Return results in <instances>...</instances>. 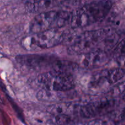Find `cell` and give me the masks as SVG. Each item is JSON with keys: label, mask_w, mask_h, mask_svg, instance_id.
<instances>
[{"label": "cell", "mask_w": 125, "mask_h": 125, "mask_svg": "<svg viewBox=\"0 0 125 125\" xmlns=\"http://www.w3.org/2000/svg\"><path fill=\"white\" fill-rule=\"evenodd\" d=\"M112 2L109 1H93L72 12V28H83L102 20L109 13Z\"/></svg>", "instance_id": "1"}, {"label": "cell", "mask_w": 125, "mask_h": 125, "mask_svg": "<svg viewBox=\"0 0 125 125\" xmlns=\"http://www.w3.org/2000/svg\"><path fill=\"white\" fill-rule=\"evenodd\" d=\"M72 12L67 10H50L42 12L31 21L29 30L31 34H37L51 29H60L70 24Z\"/></svg>", "instance_id": "2"}, {"label": "cell", "mask_w": 125, "mask_h": 125, "mask_svg": "<svg viewBox=\"0 0 125 125\" xmlns=\"http://www.w3.org/2000/svg\"><path fill=\"white\" fill-rule=\"evenodd\" d=\"M109 34V31L105 29L85 31L76 39L67 51L72 55H84L100 50L103 42Z\"/></svg>", "instance_id": "3"}, {"label": "cell", "mask_w": 125, "mask_h": 125, "mask_svg": "<svg viewBox=\"0 0 125 125\" xmlns=\"http://www.w3.org/2000/svg\"><path fill=\"white\" fill-rule=\"evenodd\" d=\"M125 76L124 69L121 68H107L94 73L87 83L90 94H102L111 91V89L118 83Z\"/></svg>", "instance_id": "4"}, {"label": "cell", "mask_w": 125, "mask_h": 125, "mask_svg": "<svg viewBox=\"0 0 125 125\" xmlns=\"http://www.w3.org/2000/svg\"><path fill=\"white\" fill-rule=\"evenodd\" d=\"M64 34L60 29H51L27 35L21 42V46L29 51L48 49L59 45L63 40Z\"/></svg>", "instance_id": "5"}, {"label": "cell", "mask_w": 125, "mask_h": 125, "mask_svg": "<svg viewBox=\"0 0 125 125\" xmlns=\"http://www.w3.org/2000/svg\"><path fill=\"white\" fill-rule=\"evenodd\" d=\"M37 83L41 89L57 92H67L75 86L72 76L52 70L40 74L37 78Z\"/></svg>", "instance_id": "6"}, {"label": "cell", "mask_w": 125, "mask_h": 125, "mask_svg": "<svg viewBox=\"0 0 125 125\" xmlns=\"http://www.w3.org/2000/svg\"><path fill=\"white\" fill-rule=\"evenodd\" d=\"M118 104L116 99L109 98L80 105L79 115L86 118L103 117L114 111Z\"/></svg>", "instance_id": "7"}, {"label": "cell", "mask_w": 125, "mask_h": 125, "mask_svg": "<svg viewBox=\"0 0 125 125\" xmlns=\"http://www.w3.org/2000/svg\"><path fill=\"white\" fill-rule=\"evenodd\" d=\"M80 66L85 69H94L105 65L109 61L107 52L102 50H96L83 55Z\"/></svg>", "instance_id": "8"}, {"label": "cell", "mask_w": 125, "mask_h": 125, "mask_svg": "<svg viewBox=\"0 0 125 125\" xmlns=\"http://www.w3.org/2000/svg\"><path fill=\"white\" fill-rule=\"evenodd\" d=\"M56 59L52 56L40 54L18 55L16 61L20 64L32 68H40L48 66H52Z\"/></svg>", "instance_id": "9"}, {"label": "cell", "mask_w": 125, "mask_h": 125, "mask_svg": "<svg viewBox=\"0 0 125 125\" xmlns=\"http://www.w3.org/2000/svg\"><path fill=\"white\" fill-rule=\"evenodd\" d=\"M80 105L73 103H57L51 105L47 111L51 115H72L79 117Z\"/></svg>", "instance_id": "10"}, {"label": "cell", "mask_w": 125, "mask_h": 125, "mask_svg": "<svg viewBox=\"0 0 125 125\" xmlns=\"http://www.w3.org/2000/svg\"><path fill=\"white\" fill-rule=\"evenodd\" d=\"M124 118V111H115L106 115V117L98 118L87 122L84 125H119Z\"/></svg>", "instance_id": "11"}, {"label": "cell", "mask_w": 125, "mask_h": 125, "mask_svg": "<svg viewBox=\"0 0 125 125\" xmlns=\"http://www.w3.org/2000/svg\"><path fill=\"white\" fill-rule=\"evenodd\" d=\"M62 3V1H29L26 2L25 7L27 10L32 13H42Z\"/></svg>", "instance_id": "12"}, {"label": "cell", "mask_w": 125, "mask_h": 125, "mask_svg": "<svg viewBox=\"0 0 125 125\" xmlns=\"http://www.w3.org/2000/svg\"><path fill=\"white\" fill-rule=\"evenodd\" d=\"M79 65L68 61L56 59L52 63V71L72 76L74 71L78 69Z\"/></svg>", "instance_id": "13"}, {"label": "cell", "mask_w": 125, "mask_h": 125, "mask_svg": "<svg viewBox=\"0 0 125 125\" xmlns=\"http://www.w3.org/2000/svg\"><path fill=\"white\" fill-rule=\"evenodd\" d=\"M64 93L65 92H57L45 89H40L38 91L36 96L37 100L40 101L57 103L64 98Z\"/></svg>", "instance_id": "14"}, {"label": "cell", "mask_w": 125, "mask_h": 125, "mask_svg": "<svg viewBox=\"0 0 125 125\" xmlns=\"http://www.w3.org/2000/svg\"><path fill=\"white\" fill-rule=\"evenodd\" d=\"M79 118L72 115H51L49 122L53 125H74L79 122Z\"/></svg>", "instance_id": "15"}]
</instances>
